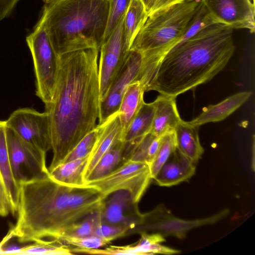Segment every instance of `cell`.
Listing matches in <instances>:
<instances>
[{"mask_svg":"<svg viewBox=\"0 0 255 255\" xmlns=\"http://www.w3.org/2000/svg\"><path fill=\"white\" fill-rule=\"evenodd\" d=\"M196 164L176 147L152 180L160 186L177 185L188 180L194 175Z\"/></svg>","mask_w":255,"mask_h":255,"instance_id":"15","label":"cell"},{"mask_svg":"<svg viewBox=\"0 0 255 255\" xmlns=\"http://www.w3.org/2000/svg\"><path fill=\"white\" fill-rule=\"evenodd\" d=\"M233 30L215 23L175 45L140 78L144 91L176 98L210 81L234 53Z\"/></svg>","mask_w":255,"mask_h":255,"instance_id":"3","label":"cell"},{"mask_svg":"<svg viewBox=\"0 0 255 255\" xmlns=\"http://www.w3.org/2000/svg\"><path fill=\"white\" fill-rule=\"evenodd\" d=\"M176 148V143L174 131L168 132L161 136L159 149L152 161L149 164L152 179L156 176Z\"/></svg>","mask_w":255,"mask_h":255,"instance_id":"29","label":"cell"},{"mask_svg":"<svg viewBox=\"0 0 255 255\" xmlns=\"http://www.w3.org/2000/svg\"><path fill=\"white\" fill-rule=\"evenodd\" d=\"M131 0H109V15L104 41L112 33Z\"/></svg>","mask_w":255,"mask_h":255,"instance_id":"31","label":"cell"},{"mask_svg":"<svg viewBox=\"0 0 255 255\" xmlns=\"http://www.w3.org/2000/svg\"><path fill=\"white\" fill-rule=\"evenodd\" d=\"M6 138L12 172L19 184L22 181L48 175L45 152L26 142L6 126Z\"/></svg>","mask_w":255,"mask_h":255,"instance_id":"9","label":"cell"},{"mask_svg":"<svg viewBox=\"0 0 255 255\" xmlns=\"http://www.w3.org/2000/svg\"><path fill=\"white\" fill-rule=\"evenodd\" d=\"M151 180L147 163L128 159L123 160L108 175L87 182L85 186L94 188L104 199L115 191H127L138 203Z\"/></svg>","mask_w":255,"mask_h":255,"instance_id":"7","label":"cell"},{"mask_svg":"<svg viewBox=\"0 0 255 255\" xmlns=\"http://www.w3.org/2000/svg\"><path fill=\"white\" fill-rule=\"evenodd\" d=\"M200 2L201 0H185L148 16L130 48L141 54V75L177 44Z\"/></svg>","mask_w":255,"mask_h":255,"instance_id":"5","label":"cell"},{"mask_svg":"<svg viewBox=\"0 0 255 255\" xmlns=\"http://www.w3.org/2000/svg\"><path fill=\"white\" fill-rule=\"evenodd\" d=\"M141 65V54L130 50L125 64L112 82L105 98L100 102L99 124L104 123L118 111L128 87L132 82L138 81Z\"/></svg>","mask_w":255,"mask_h":255,"instance_id":"12","label":"cell"},{"mask_svg":"<svg viewBox=\"0 0 255 255\" xmlns=\"http://www.w3.org/2000/svg\"><path fill=\"white\" fill-rule=\"evenodd\" d=\"M33 59L36 95L45 105L53 99L59 67V56L55 52L42 21L39 19L34 30L26 37Z\"/></svg>","mask_w":255,"mask_h":255,"instance_id":"6","label":"cell"},{"mask_svg":"<svg viewBox=\"0 0 255 255\" xmlns=\"http://www.w3.org/2000/svg\"><path fill=\"white\" fill-rule=\"evenodd\" d=\"M102 223L99 210L91 213L82 220L72 225L58 239L63 237L81 238L94 236L96 228Z\"/></svg>","mask_w":255,"mask_h":255,"instance_id":"30","label":"cell"},{"mask_svg":"<svg viewBox=\"0 0 255 255\" xmlns=\"http://www.w3.org/2000/svg\"><path fill=\"white\" fill-rule=\"evenodd\" d=\"M89 155L58 164L48 171L49 177L55 182L71 187H85L84 172Z\"/></svg>","mask_w":255,"mask_h":255,"instance_id":"22","label":"cell"},{"mask_svg":"<svg viewBox=\"0 0 255 255\" xmlns=\"http://www.w3.org/2000/svg\"><path fill=\"white\" fill-rule=\"evenodd\" d=\"M144 92L141 84L138 81L132 82L128 87L118 110L123 133L144 102Z\"/></svg>","mask_w":255,"mask_h":255,"instance_id":"23","label":"cell"},{"mask_svg":"<svg viewBox=\"0 0 255 255\" xmlns=\"http://www.w3.org/2000/svg\"><path fill=\"white\" fill-rule=\"evenodd\" d=\"M155 112L154 101L142 104L127 129L123 133L122 140L125 143L131 142L149 132L151 129Z\"/></svg>","mask_w":255,"mask_h":255,"instance_id":"24","label":"cell"},{"mask_svg":"<svg viewBox=\"0 0 255 255\" xmlns=\"http://www.w3.org/2000/svg\"><path fill=\"white\" fill-rule=\"evenodd\" d=\"M109 119L104 123L96 126L93 129L86 134L68 153L60 163L67 162L89 155L99 135L106 126Z\"/></svg>","mask_w":255,"mask_h":255,"instance_id":"28","label":"cell"},{"mask_svg":"<svg viewBox=\"0 0 255 255\" xmlns=\"http://www.w3.org/2000/svg\"><path fill=\"white\" fill-rule=\"evenodd\" d=\"M201 0L216 23L255 32V0Z\"/></svg>","mask_w":255,"mask_h":255,"instance_id":"13","label":"cell"},{"mask_svg":"<svg viewBox=\"0 0 255 255\" xmlns=\"http://www.w3.org/2000/svg\"><path fill=\"white\" fill-rule=\"evenodd\" d=\"M109 0H57L45 4L40 19L58 56L100 49L109 15Z\"/></svg>","mask_w":255,"mask_h":255,"instance_id":"4","label":"cell"},{"mask_svg":"<svg viewBox=\"0 0 255 255\" xmlns=\"http://www.w3.org/2000/svg\"><path fill=\"white\" fill-rule=\"evenodd\" d=\"M253 163H252V164H253V166H252V168L253 169V170H254V169H255V157H254V155H255V137L254 136L253 137Z\"/></svg>","mask_w":255,"mask_h":255,"instance_id":"38","label":"cell"},{"mask_svg":"<svg viewBox=\"0 0 255 255\" xmlns=\"http://www.w3.org/2000/svg\"><path fill=\"white\" fill-rule=\"evenodd\" d=\"M141 0L142 1L143 4L144 5L146 10L148 14L152 0Z\"/></svg>","mask_w":255,"mask_h":255,"instance_id":"37","label":"cell"},{"mask_svg":"<svg viewBox=\"0 0 255 255\" xmlns=\"http://www.w3.org/2000/svg\"><path fill=\"white\" fill-rule=\"evenodd\" d=\"M125 14L122 16L109 37L104 41L100 49V57L98 68L100 102L105 98L130 52V47L126 42L124 35Z\"/></svg>","mask_w":255,"mask_h":255,"instance_id":"10","label":"cell"},{"mask_svg":"<svg viewBox=\"0 0 255 255\" xmlns=\"http://www.w3.org/2000/svg\"><path fill=\"white\" fill-rule=\"evenodd\" d=\"M139 241L135 244L125 246H110L104 249H98V255H145L155 254H174L180 252L161 244L165 241L164 237L157 233L151 234L142 232Z\"/></svg>","mask_w":255,"mask_h":255,"instance_id":"16","label":"cell"},{"mask_svg":"<svg viewBox=\"0 0 255 255\" xmlns=\"http://www.w3.org/2000/svg\"><path fill=\"white\" fill-rule=\"evenodd\" d=\"M57 240L65 245L86 249H98L109 243L104 239L96 236L81 238L63 237Z\"/></svg>","mask_w":255,"mask_h":255,"instance_id":"32","label":"cell"},{"mask_svg":"<svg viewBox=\"0 0 255 255\" xmlns=\"http://www.w3.org/2000/svg\"><path fill=\"white\" fill-rule=\"evenodd\" d=\"M0 179L4 187L10 211H17L19 198V184L15 179L9 159L6 138L5 121L0 120Z\"/></svg>","mask_w":255,"mask_h":255,"instance_id":"18","label":"cell"},{"mask_svg":"<svg viewBox=\"0 0 255 255\" xmlns=\"http://www.w3.org/2000/svg\"><path fill=\"white\" fill-rule=\"evenodd\" d=\"M252 94L251 91L235 94L218 104L204 108L198 116L187 122L193 126L199 127L206 123L223 121L241 107Z\"/></svg>","mask_w":255,"mask_h":255,"instance_id":"19","label":"cell"},{"mask_svg":"<svg viewBox=\"0 0 255 255\" xmlns=\"http://www.w3.org/2000/svg\"><path fill=\"white\" fill-rule=\"evenodd\" d=\"M154 102L155 112L149 132L160 136L174 131L182 120L177 108L176 97L160 94Z\"/></svg>","mask_w":255,"mask_h":255,"instance_id":"20","label":"cell"},{"mask_svg":"<svg viewBox=\"0 0 255 255\" xmlns=\"http://www.w3.org/2000/svg\"><path fill=\"white\" fill-rule=\"evenodd\" d=\"M34 242L32 244L21 247L17 255H71L74 254L71 248L56 239L50 241L41 239Z\"/></svg>","mask_w":255,"mask_h":255,"instance_id":"27","label":"cell"},{"mask_svg":"<svg viewBox=\"0 0 255 255\" xmlns=\"http://www.w3.org/2000/svg\"><path fill=\"white\" fill-rule=\"evenodd\" d=\"M137 204L127 191L112 193L104 200L100 210L102 223L122 226L132 233L143 218Z\"/></svg>","mask_w":255,"mask_h":255,"instance_id":"14","label":"cell"},{"mask_svg":"<svg viewBox=\"0 0 255 255\" xmlns=\"http://www.w3.org/2000/svg\"><path fill=\"white\" fill-rule=\"evenodd\" d=\"M99 52L97 48H89L59 56L53 98L45 105L53 152L48 171L96 126L100 104Z\"/></svg>","mask_w":255,"mask_h":255,"instance_id":"1","label":"cell"},{"mask_svg":"<svg viewBox=\"0 0 255 255\" xmlns=\"http://www.w3.org/2000/svg\"><path fill=\"white\" fill-rule=\"evenodd\" d=\"M122 133L123 130L118 111L109 118L106 126L99 135L89 155L84 172V181L103 155L118 141L122 140Z\"/></svg>","mask_w":255,"mask_h":255,"instance_id":"17","label":"cell"},{"mask_svg":"<svg viewBox=\"0 0 255 255\" xmlns=\"http://www.w3.org/2000/svg\"><path fill=\"white\" fill-rule=\"evenodd\" d=\"M129 233V230L125 227L102 223L96 229L94 236L102 238L109 243L124 236Z\"/></svg>","mask_w":255,"mask_h":255,"instance_id":"33","label":"cell"},{"mask_svg":"<svg viewBox=\"0 0 255 255\" xmlns=\"http://www.w3.org/2000/svg\"><path fill=\"white\" fill-rule=\"evenodd\" d=\"M5 125L26 142L46 153L51 149V135L48 114L40 113L31 108L13 111Z\"/></svg>","mask_w":255,"mask_h":255,"instance_id":"11","label":"cell"},{"mask_svg":"<svg viewBox=\"0 0 255 255\" xmlns=\"http://www.w3.org/2000/svg\"><path fill=\"white\" fill-rule=\"evenodd\" d=\"M184 0H152L148 15L149 16L155 11Z\"/></svg>","mask_w":255,"mask_h":255,"instance_id":"35","label":"cell"},{"mask_svg":"<svg viewBox=\"0 0 255 255\" xmlns=\"http://www.w3.org/2000/svg\"><path fill=\"white\" fill-rule=\"evenodd\" d=\"M148 16L145 6L141 0H131L124 20L125 37L130 48Z\"/></svg>","mask_w":255,"mask_h":255,"instance_id":"25","label":"cell"},{"mask_svg":"<svg viewBox=\"0 0 255 255\" xmlns=\"http://www.w3.org/2000/svg\"><path fill=\"white\" fill-rule=\"evenodd\" d=\"M199 127L181 120L174 129L176 147L185 156L197 163L204 152L198 135Z\"/></svg>","mask_w":255,"mask_h":255,"instance_id":"21","label":"cell"},{"mask_svg":"<svg viewBox=\"0 0 255 255\" xmlns=\"http://www.w3.org/2000/svg\"><path fill=\"white\" fill-rule=\"evenodd\" d=\"M104 200L94 188L64 186L48 175L22 181L17 221L9 231L20 243L58 239L72 225L99 211Z\"/></svg>","mask_w":255,"mask_h":255,"instance_id":"2","label":"cell"},{"mask_svg":"<svg viewBox=\"0 0 255 255\" xmlns=\"http://www.w3.org/2000/svg\"><path fill=\"white\" fill-rule=\"evenodd\" d=\"M56 0H42V1L45 3V4H48L52 2L55 1Z\"/></svg>","mask_w":255,"mask_h":255,"instance_id":"39","label":"cell"},{"mask_svg":"<svg viewBox=\"0 0 255 255\" xmlns=\"http://www.w3.org/2000/svg\"><path fill=\"white\" fill-rule=\"evenodd\" d=\"M10 211L4 187L0 179V216H6Z\"/></svg>","mask_w":255,"mask_h":255,"instance_id":"36","label":"cell"},{"mask_svg":"<svg viewBox=\"0 0 255 255\" xmlns=\"http://www.w3.org/2000/svg\"><path fill=\"white\" fill-rule=\"evenodd\" d=\"M124 142L118 141L100 159L85 179V183L100 179L114 170L123 161Z\"/></svg>","mask_w":255,"mask_h":255,"instance_id":"26","label":"cell"},{"mask_svg":"<svg viewBox=\"0 0 255 255\" xmlns=\"http://www.w3.org/2000/svg\"><path fill=\"white\" fill-rule=\"evenodd\" d=\"M229 213L225 209L215 215L195 220H184L174 216L163 204L158 205L150 212L143 214L141 223L132 232H155L163 237L174 236L184 239L188 232L193 229L214 224L226 217Z\"/></svg>","mask_w":255,"mask_h":255,"instance_id":"8","label":"cell"},{"mask_svg":"<svg viewBox=\"0 0 255 255\" xmlns=\"http://www.w3.org/2000/svg\"><path fill=\"white\" fill-rule=\"evenodd\" d=\"M19 0H0V21L8 17Z\"/></svg>","mask_w":255,"mask_h":255,"instance_id":"34","label":"cell"}]
</instances>
